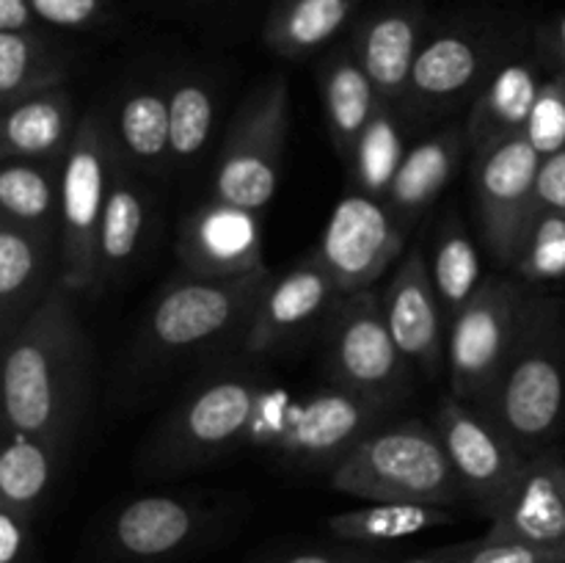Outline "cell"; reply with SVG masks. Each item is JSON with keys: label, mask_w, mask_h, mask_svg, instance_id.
<instances>
[{"label": "cell", "mask_w": 565, "mask_h": 563, "mask_svg": "<svg viewBox=\"0 0 565 563\" xmlns=\"http://www.w3.org/2000/svg\"><path fill=\"white\" fill-rule=\"evenodd\" d=\"M486 539L565 544V456L550 447L530 456L516 491L500 517L491 519Z\"/></svg>", "instance_id": "d6986e66"}, {"label": "cell", "mask_w": 565, "mask_h": 563, "mask_svg": "<svg viewBox=\"0 0 565 563\" xmlns=\"http://www.w3.org/2000/svg\"><path fill=\"white\" fill-rule=\"evenodd\" d=\"M384 318L403 357L414 370L436 375L447 368V337L450 323L436 296L430 265L423 248H408L381 296Z\"/></svg>", "instance_id": "2e32d148"}, {"label": "cell", "mask_w": 565, "mask_h": 563, "mask_svg": "<svg viewBox=\"0 0 565 563\" xmlns=\"http://www.w3.org/2000/svg\"><path fill=\"white\" fill-rule=\"evenodd\" d=\"M561 75H563V83H565V72H561Z\"/></svg>", "instance_id": "bcb514c9"}, {"label": "cell", "mask_w": 565, "mask_h": 563, "mask_svg": "<svg viewBox=\"0 0 565 563\" xmlns=\"http://www.w3.org/2000/svg\"><path fill=\"white\" fill-rule=\"evenodd\" d=\"M434 428L456 469L463 500L489 519L500 517L527 469V453L491 414L463 403L452 392L436 406Z\"/></svg>", "instance_id": "8fae6325"}, {"label": "cell", "mask_w": 565, "mask_h": 563, "mask_svg": "<svg viewBox=\"0 0 565 563\" xmlns=\"http://www.w3.org/2000/svg\"><path fill=\"white\" fill-rule=\"evenodd\" d=\"M463 149H469V144L467 130L461 125L441 127L408 147L401 171L390 188V196H386V204L395 210L397 219L414 226L428 213L430 204L439 199V193L456 174Z\"/></svg>", "instance_id": "cb8c5ba5"}, {"label": "cell", "mask_w": 565, "mask_h": 563, "mask_svg": "<svg viewBox=\"0 0 565 563\" xmlns=\"http://www.w3.org/2000/svg\"><path fill=\"white\" fill-rule=\"evenodd\" d=\"M0 450V506L31 517L53 489L55 472L66 458V450L33 434H3Z\"/></svg>", "instance_id": "f1b7e54d"}, {"label": "cell", "mask_w": 565, "mask_h": 563, "mask_svg": "<svg viewBox=\"0 0 565 563\" xmlns=\"http://www.w3.org/2000/svg\"><path fill=\"white\" fill-rule=\"evenodd\" d=\"M356 0H281L265 25V42L285 59L315 53L351 20Z\"/></svg>", "instance_id": "f546056e"}, {"label": "cell", "mask_w": 565, "mask_h": 563, "mask_svg": "<svg viewBox=\"0 0 565 563\" xmlns=\"http://www.w3.org/2000/svg\"><path fill=\"white\" fill-rule=\"evenodd\" d=\"M116 144L130 163L163 171L171 163V116L166 81L136 83L119 99Z\"/></svg>", "instance_id": "4316f807"}, {"label": "cell", "mask_w": 565, "mask_h": 563, "mask_svg": "<svg viewBox=\"0 0 565 563\" xmlns=\"http://www.w3.org/2000/svg\"><path fill=\"white\" fill-rule=\"evenodd\" d=\"M116 160V130L105 119V110H88L61 166L58 282L72 293H92L97 282L99 226L114 185Z\"/></svg>", "instance_id": "5b68a950"}, {"label": "cell", "mask_w": 565, "mask_h": 563, "mask_svg": "<svg viewBox=\"0 0 565 563\" xmlns=\"http://www.w3.org/2000/svg\"><path fill=\"white\" fill-rule=\"evenodd\" d=\"M326 362L331 384L395 406L412 384V362L403 357L373 290L342 296L326 326Z\"/></svg>", "instance_id": "30bf717a"}, {"label": "cell", "mask_w": 565, "mask_h": 563, "mask_svg": "<svg viewBox=\"0 0 565 563\" xmlns=\"http://www.w3.org/2000/svg\"><path fill=\"white\" fill-rule=\"evenodd\" d=\"M533 296L508 276H486L472 301L452 318L447 337L450 392L486 408L522 337Z\"/></svg>", "instance_id": "ba28073f"}, {"label": "cell", "mask_w": 565, "mask_h": 563, "mask_svg": "<svg viewBox=\"0 0 565 563\" xmlns=\"http://www.w3.org/2000/svg\"><path fill=\"white\" fill-rule=\"evenodd\" d=\"M31 0H0V33H36Z\"/></svg>", "instance_id": "b9f144b4"}, {"label": "cell", "mask_w": 565, "mask_h": 563, "mask_svg": "<svg viewBox=\"0 0 565 563\" xmlns=\"http://www.w3.org/2000/svg\"><path fill=\"white\" fill-rule=\"evenodd\" d=\"M202 519V508L182 497H138L116 511L110 544L130 561H163L196 539Z\"/></svg>", "instance_id": "44dd1931"}, {"label": "cell", "mask_w": 565, "mask_h": 563, "mask_svg": "<svg viewBox=\"0 0 565 563\" xmlns=\"http://www.w3.org/2000/svg\"><path fill=\"white\" fill-rule=\"evenodd\" d=\"M33 563H39V561H33Z\"/></svg>", "instance_id": "7dc6e473"}, {"label": "cell", "mask_w": 565, "mask_h": 563, "mask_svg": "<svg viewBox=\"0 0 565 563\" xmlns=\"http://www.w3.org/2000/svg\"><path fill=\"white\" fill-rule=\"evenodd\" d=\"M535 196H539V210L565 215V149L541 160Z\"/></svg>", "instance_id": "60d3db41"}, {"label": "cell", "mask_w": 565, "mask_h": 563, "mask_svg": "<svg viewBox=\"0 0 565 563\" xmlns=\"http://www.w3.org/2000/svg\"><path fill=\"white\" fill-rule=\"evenodd\" d=\"M428 265L447 323H452V318L472 301V296L483 285L480 254L475 248L472 237H469L467 226L456 213L447 215L445 224L436 230Z\"/></svg>", "instance_id": "1f68e13d"}, {"label": "cell", "mask_w": 565, "mask_h": 563, "mask_svg": "<svg viewBox=\"0 0 565 563\" xmlns=\"http://www.w3.org/2000/svg\"><path fill=\"white\" fill-rule=\"evenodd\" d=\"M61 166L55 160H6L0 169V221L58 237Z\"/></svg>", "instance_id": "83f0119b"}, {"label": "cell", "mask_w": 565, "mask_h": 563, "mask_svg": "<svg viewBox=\"0 0 565 563\" xmlns=\"http://www.w3.org/2000/svg\"><path fill=\"white\" fill-rule=\"evenodd\" d=\"M177 259L182 263V270L210 279L265 270L259 213L210 199L182 221L177 235Z\"/></svg>", "instance_id": "5bb4252c"}, {"label": "cell", "mask_w": 565, "mask_h": 563, "mask_svg": "<svg viewBox=\"0 0 565 563\" xmlns=\"http://www.w3.org/2000/svg\"><path fill=\"white\" fill-rule=\"evenodd\" d=\"M544 83L527 61H502L489 81L475 94L463 130L469 152H483L505 138L519 136L527 127L533 105Z\"/></svg>", "instance_id": "7402d4cb"}, {"label": "cell", "mask_w": 565, "mask_h": 563, "mask_svg": "<svg viewBox=\"0 0 565 563\" xmlns=\"http://www.w3.org/2000/svg\"><path fill=\"white\" fill-rule=\"evenodd\" d=\"M81 121H75V99L61 88L33 94L3 108L0 155L3 160H55L64 163Z\"/></svg>", "instance_id": "603a6c76"}, {"label": "cell", "mask_w": 565, "mask_h": 563, "mask_svg": "<svg viewBox=\"0 0 565 563\" xmlns=\"http://www.w3.org/2000/svg\"><path fill=\"white\" fill-rule=\"evenodd\" d=\"M524 138L533 144L539 158H552V155L565 149V83L563 75H555L541 86L539 99L533 105Z\"/></svg>", "instance_id": "8d00e7d4"}, {"label": "cell", "mask_w": 565, "mask_h": 563, "mask_svg": "<svg viewBox=\"0 0 565 563\" xmlns=\"http://www.w3.org/2000/svg\"><path fill=\"white\" fill-rule=\"evenodd\" d=\"M463 563H565V544H535L522 539H478Z\"/></svg>", "instance_id": "74e56055"}, {"label": "cell", "mask_w": 565, "mask_h": 563, "mask_svg": "<svg viewBox=\"0 0 565 563\" xmlns=\"http://www.w3.org/2000/svg\"><path fill=\"white\" fill-rule=\"evenodd\" d=\"M270 395L274 390L248 370L213 375L182 397L158 425L143 464L152 472H185L215 461L252 439Z\"/></svg>", "instance_id": "277c9868"}, {"label": "cell", "mask_w": 565, "mask_h": 563, "mask_svg": "<svg viewBox=\"0 0 565 563\" xmlns=\"http://www.w3.org/2000/svg\"><path fill=\"white\" fill-rule=\"evenodd\" d=\"M406 152V130H403L397 108L390 103H381V108L375 110L370 125L364 127L362 138L353 147L351 158H348L353 188L386 202Z\"/></svg>", "instance_id": "d6a6232c"}, {"label": "cell", "mask_w": 565, "mask_h": 563, "mask_svg": "<svg viewBox=\"0 0 565 563\" xmlns=\"http://www.w3.org/2000/svg\"><path fill=\"white\" fill-rule=\"evenodd\" d=\"M392 408L395 406L390 403L356 395L337 384L309 392L303 401H285L274 390L265 412L259 414L252 442L276 447L296 461L331 472L353 447L386 425Z\"/></svg>", "instance_id": "52a82bcc"}, {"label": "cell", "mask_w": 565, "mask_h": 563, "mask_svg": "<svg viewBox=\"0 0 565 563\" xmlns=\"http://www.w3.org/2000/svg\"><path fill=\"white\" fill-rule=\"evenodd\" d=\"M513 270L527 285H550L565 279V215L539 210L524 235Z\"/></svg>", "instance_id": "d590c367"}, {"label": "cell", "mask_w": 565, "mask_h": 563, "mask_svg": "<svg viewBox=\"0 0 565 563\" xmlns=\"http://www.w3.org/2000/svg\"><path fill=\"white\" fill-rule=\"evenodd\" d=\"M31 517L0 506V563H33Z\"/></svg>", "instance_id": "ab89813d"}, {"label": "cell", "mask_w": 565, "mask_h": 563, "mask_svg": "<svg viewBox=\"0 0 565 563\" xmlns=\"http://www.w3.org/2000/svg\"><path fill=\"white\" fill-rule=\"evenodd\" d=\"M329 478L337 491L367 502L450 508L463 500L439 431L419 419L375 428L331 469Z\"/></svg>", "instance_id": "7a4b0ae2"}, {"label": "cell", "mask_w": 565, "mask_h": 563, "mask_svg": "<svg viewBox=\"0 0 565 563\" xmlns=\"http://www.w3.org/2000/svg\"><path fill=\"white\" fill-rule=\"evenodd\" d=\"M70 287L55 282L3 342V434H33L70 453L92 379V346Z\"/></svg>", "instance_id": "6da1fadb"}, {"label": "cell", "mask_w": 565, "mask_h": 563, "mask_svg": "<svg viewBox=\"0 0 565 563\" xmlns=\"http://www.w3.org/2000/svg\"><path fill=\"white\" fill-rule=\"evenodd\" d=\"M412 226L370 193L348 191L331 210L312 257L329 270L342 296L373 290L395 259H401Z\"/></svg>", "instance_id": "4fadbf2b"}, {"label": "cell", "mask_w": 565, "mask_h": 563, "mask_svg": "<svg viewBox=\"0 0 565 563\" xmlns=\"http://www.w3.org/2000/svg\"><path fill=\"white\" fill-rule=\"evenodd\" d=\"M66 64L39 33H0V105L20 103L33 94L61 88Z\"/></svg>", "instance_id": "836d02e7"}, {"label": "cell", "mask_w": 565, "mask_h": 563, "mask_svg": "<svg viewBox=\"0 0 565 563\" xmlns=\"http://www.w3.org/2000/svg\"><path fill=\"white\" fill-rule=\"evenodd\" d=\"M483 412L527 456L544 450L557 434L565 412V323L552 298L533 296L522 337Z\"/></svg>", "instance_id": "3957f363"}, {"label": "cell", "mask_w": 565, "mask_h": 563, "mask_svg": "<svg viewBox=\"0 0 565 563\" xmlns=\"http://www.w3.org/2000/svg\"><path fill=\"white\" fill-rule=\"evenodd\" d=\"M541 47H544V53L550 55L552 64H557L561 66V72H565V11L555 22H552L550 28H546L544 36H541Z\"/></svg>", "instance_id": "ee69618b"}, {"label": "cell", "mask_w": 565, "mask_h": 563, "mask_svg": "<svg viewBox=\"0 0 565 563\" xmlns=\"http://www.w3.org/2000/svg\"><path fill=\"white\" fill-rule=\"evenodd\" d=\"M342 293L329 270L315 257L303 259L301 265L290 268L287 274L274 276L265 287L257 309L246 326L243 346L248 353H265L281 346L298 331L309 329L320 318L331 315Z\"/></svg>", "instance_id": "e0dca14e"}, {"label": "cell", "mask_w": 565, "mask_h": 563, "mask_svg": "<svg viewBox=\"0 0 565 563\" xmlns=\"http://www.w3.org/2000/svg\"><path fill=\"white\" fill-rule=\"evenodd\" d=\"M452 522L450 508L423 506V502H370L364 508L334 513L326 522L331 535L351 544H384L408 539L423 530L445 528Z\"/></svg>", "instance_id": "4dcf8cb0"}, {"label": "cell", "mask_w": 565, "mask_h": 563, "mask_svg": "<svg viewBox=\"0 0 565 563\" xmlns=\"http://www.w3.org/2000/svg\"><path fill=\"white\" fill-rule=\"evenodd\" d=\"M290 130V86L274 75L248 94L221 147L213 199L263 213L279 188L281 158Z\"/></svg>", "instance_id": "9c48e42d"}, {"label": "cell", "mask_w": 565, "mask_h": 563, "mask_svg": "<svg viewBox=\"0 0 565 563\" xmlns=\"http://www.w3.org/2000/svg\"><path fill=\"white\" fill-rule=\"evenodd\" d=\"M171 116V163L188 166L204 152L215 130L218 94L207 77L182 72L166 81Z\"/></svg>", "instance_id": "e575fe53"}, {"label": "cell", "mask_w": 565, "mask_h": 563, "mask_svg": "<svg viewBox=\"0 0 565 563\" xmlns=\"http://www.w3.org/2000/svg\"><path fill=\"white\" fill-rule=\"evenodd\" d=\"M281 563H375L373 552L364 550H331V552H303Z\"/></svg>", "instance_id": "7bdbcfd3"}, {"label": "cell", "mask_w": 565, "mask_h": 563, "mask_svg": "<svg viewBox=\"0 0 565 563\" xmlns=\"http://www.w3.org/2000/svg\"><path fill=\"white\" fill-rule=\"evenodd\" d=\"M478 541H463V544H452L445 546V550H434L428 555H419L412 557V561H403V563H463V557L475 550Z\"/></svg>", "instance_id": "f6af8a7d"}, {"label": "cell", "mask_w": 565, "mask_h": 563, "mask_svg": "<svg viewBox=\"0 0 565 563\" xmlns=\"http://www.w3.org/2000/svg\"><path fill=\"white\" fill-rule=\"evenodd\" d=\"M58 237L0 221V326L3 342L58 282Z\"/></svg>", "instance_id": "ac0fdd59"}, {"label": "cell", "mask_w": 565, "mask_h": 563, "mask_svg": "<svg viewBox=\"0 0 565 563\" xmlns=\"http://www.w3.org/2000/svg\"><path fill=\"white\" fill-rule=\"evenodd\" d=\"M320 97L331 141L342 158H351L364 127L381 108V94L359 61L356 50L342 47L320 64Z\"/></svg>", "instance_id": "d4e9b609"}, {"label": "cell", "mask_w": 565, "mask_h": 563, "mask_svg": "<svg viewBox=\"0 0 565 563\" xmlns=\"http://www.w3.org/2000/svg\"><path fill=\"white\" fill-rule=\"evenodd\" d=\"M539 169L541 158L524 132L472 155L480 235L494 263L508 268L516 265L524 235L539 215Z\"/></svg>", "instance_id": "7c38bea8"}, {"label": "cell", "mask_w": 565, "mask_h": 563, "mask_svg": "<svg viewBox=\"0 0 565 563\" xmlns=\"http://www.w3.org/2000/svg\"><path fill=\"white\" fill-rule=\"evenodd\" d=\"M489 39L467 31H441L423 44L403 108L414 116H441L480 92L500 66Z\"/></svg>", "instance_id": "9a60e30c"}, {"label": "cell", "mask_w": 565, "mask_h": 563, "mask_svg": "<svg viewBox=\"0 0 565 563\" xmlns=\"http://www.w3.org/2000/svg\"><path fill=\"white\" fill-rule=\"evenodd\" d=\"M42 22L55 28H88L99 20L105 0H31Z\"/></svg>", "instance_id": "f35d334b"}, {"label": "cell", "mask_w": 565, "mask_h": 563, "mask_svg": "<svg viewBox=\"0 0 565 563\" xmlns=\"http://www.w3.org/2000/svg\"><path fill=\"white\" fill-rule=\"evenodd\" d=\"M270 279L274 274L268 268L226 279L182 270L154 298L143 320L141 353L163 359L224 340L241 326H248Z\"/></svg>", "instance_id": "8992f818"}, {"label": "cell", "mask_w": 565, "mask_h": 563, "mask_svg": "<svg viewBox=\"0 0 565 563\" xmlns=\"http://www.w3.org/2000/svg\"><path fill=\"white\" fill-rule=\"evenodd\" d=\"M149 221V202L143 188L127 169V158L119 149L116 160L114 185H110L108 204H105L103 226H99V248H97V282L92 293H103L114 285L130 263L136 259L138 248L143 243Z\"/></svg>", "instance_id": "484cf974"}, {"label": "cell", "mask_w": 565, "mask_h": 563, "mask_svg": "<svg viewBox=\"0 0 565 563\" xmlns=\"http://www.w3.org/2000/svg\"><path fill=\"white\" fill-rule=\"evenodd\" d=\"M423 44V17L412 6H392L359 28L353 50L384 103L403 108Z\"/></svg>", "instance_id": "ffe728a7"}]
</instances>
